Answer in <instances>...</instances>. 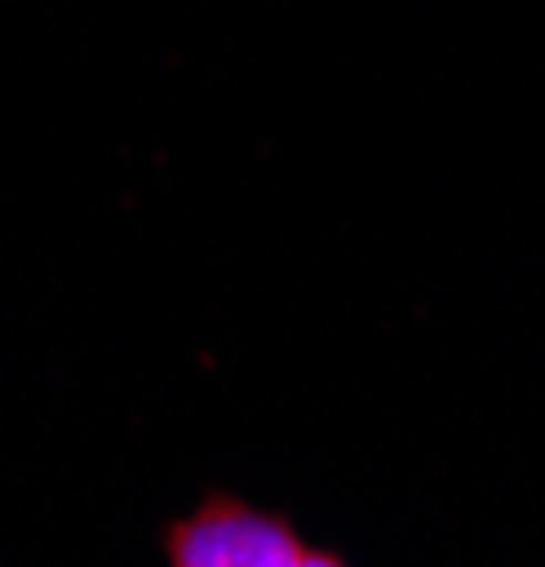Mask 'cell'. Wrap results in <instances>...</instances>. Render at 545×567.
I'll return each mask as SVG.
<instances>
[{"label": "cell", "mask_w": 545, "mask_h": 567, "mask_svg": "<svg viewBox=\"0 0 545 567\" xmlns=\"http://www.w3.org/2000/svg\"><path fill=\"white\" fill-rule=\"evenodd\" d=\"M176 567H336V550L307 545L290 523L245 499H205L188 523L165 534Z\"/></svg>", "instance_id": "1"}]
</instances>
